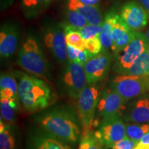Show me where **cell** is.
Instances as JSON below:
<instances>
[{
  "label": "cell",
  "instance_id": "1",
  "mask_svg": "<svg viewBox=\"0 0 149 149\" xmlns=\"http://www.w3.org/2000/svg\"><path fill=\"white\" fill-rule=\"evenodd\" d=\"M21 107L25 113L39 112L53 104L55 95L47 81L32 74L16 71Z\"/></svg>",
  "mask_w": 149,
  "mask_h": 149
},
{
  "label": "cell",
  "instance_id": "2",
  "mask_svg": "<svg viewBox=\"0 0 149 149\" xmlns=\"http://www.w3.org/2000/svg\"><path fill=\"white\" fill-rule=\"evenodd\" d=\"M37 124L56 138L75 144L81 139L82 125L74 113L64 109H53L36 118Z\"/></svg>",
  "mask_w": 149,
  "mask_h": 149
},
{
  "label": "cell",
  "instance_id": "3",
  "mask_svg": "<svg viewBox=\"0 0 149 149\" xmlns=\"http://www.w3.org/2000/svg\"><path fill=\"white\" fill-rule=\"evenodd\" d=\"M16 63L29 73L51 84V65L35 35L30 34L26 37L19 51Z\"/></svg>",
  "mask_w": 149,
  "mask_h": 149
},
{
  "label": "cell",
  "instance_id": "4",
  "mask_svg": "<svg viewBox=\"0 0 149 149\" xmlns=\"http://www.w3.org/2000/svg\"><path fill=\"white\" fill-rule=\"evenodd\" d=\"M88 84L84 65L67 61L59 78V86L64 94L72 100H77Z\"/></svg>",
  "mask_w": 149,
  "mask_h": 149
},
{
  "label": "cell",
  "instance_id": "5",
  "mask_svg": "<svg viewBox=\"0 0 149 149\" xmlns=\"http://www.w3.org/2000/svg\"><path fill=\"white\" fill-rule=\"evenodd\" d=\"M110 87L127 102L149 94V76L119 74L111 80Z\"/></svg>",
  "mask_w": 149,
  "mask_h": 149
},
{
  "label": "cell",
  "instance_id": "6",
  "mask_svg": "<svg viewBox=\"0 0 149 149\" xmlns=\"http://www.w3.org/2000/svg\"><path fill=\"white\" fill-rule=\"evenodd\" d=\"M148 41L146 35L135 32L133 38L122 51L113 53L114 70L119 74H124L137 58L148 48Z\"/></svg>",
  "mask_w": 149,
  "mask_h": 149
},
{
  "label": "cell",
  "instance_id": "7",
  "mask_svg": "<svg viewBox=\"0 0 149 149\" xmlns=\"http://www.w3.org/2000/svg\"><path fill=\"white\" fill-rule=\"evenodd\" d=\"M100 95V87L96 83L89 84L81 91L77 100L79 118L82 125V134L92 131Z\"/></svg>",
  "mask_w": 149,
  "mask_h": 149
},
{
  "label": "cell",
  "instance_id": "8",
  "mask_svg": "<svg viewBox=\"0 0 149 149\" xmlns=\"http://www.w3.org/2000/svg\"><path fill=\"white\" fill-rule=\"evenodd\" d=\"M44 43L55 60L65 64L68 61L66 35L62 24L48 22L43 28Z\"/></svg>",
  "mask_w": 149,
  "mask_h": 149
},
{
  "label": "cell",
  "instance_id": "9",
  "mask_svg": "<svg viewBox=\"0 0 149 149\" xmlns=\"http://www.w3.org/2000/svg\"><path fill=\"white\" fill-rule=\"evenodd\" d=\"M126 102L111 87L102 91L99 99L97 112L100 122L117 117H122Z\"/></svg>",
  "mask_w": 149,
  "mask_h": 149
},
{
  "label": "cell",
  "instance_id": "10",
  "mask_svg": "<svg viewBox=\"0 0 149 149\" xmlns=\"http://www.w3.org/2000/svg\"><path fill=\"white\" fill-rule=\"evenodd\" d=\"M93 134L104 146H111L126 137V124L122 117L103 120L100 123Z\"/></svg>",
  "mask_w": 149,
  "mask_h": 149
},
{
  "label": "cell",
  "instance_id": "11",
  "mask_svg": "<svg viewBox=\"0 0 149 149\" xmlns=\"http://www.w3.org/2000/svg\"><path fill=\"white\" fill-rule=\"evenodd\" d=\"M109 51L103 50L97 55H93L84 65L88 84H95L105 79L109 74L112 63Z\"/></svg>",
  "mask_w": 149,
  "mask_h": 149
},
{
  "label": "cell",
  "instance_id": "12",
  "mask_svg": "<svg viewBox=\"0 0 149 149\" xmlns=\"http://www.w3.org/2000/svg\"><path fill=\"white\" fill-rule=\"evenodd\" d=\"M120 17L130 29L139 32L149 22V15L138 1H130L122 6Z\"/></svg>",
  "mask_w": 149,
  "mask_h": 149
},
{
  "label": "cell",
  "instance_id": "13",
  "mask_svg": "<svg viewBox=\"0 0 149 149\" xmlns=\"http://www.w3.org/2000/svg\"><path fill=\"white\" fill-rule=\"evenodd\" d=\"M20 29L14 22H6L0 29V56L1 59H8L15 53L18 48Z\"/></svg>",
  "mask_w": 149,
  "mask_h": 149
},
{
  "label": "cell",
  "instance_id": "14",
  "mask_svg": "<svg viewBox=\"0 0 149 149\" xmlns=\"http://www.w3.org/2000/svg\"><path fill=\"white\" fill-rule=\"evenodd\" d=\"M122 118L126 122L149 124V95L131 100L126 106Z\"/></svg>",
  "mask_w": 149,
  "mask_h": 149
},
{
  "label": "cell",
  "instance_id": "15",
  "mask_svg": "<svg viewBox=\"0 0 149 149\" xmlns=\"http://www.w3.org/2000/svg\"><path fill=\"white\" fill-rule=\"evenodd\" d=\"M26 149H73L69 144L56 138L44 130L29 135Z\"/></svg>",
  "mask_w": 149,
  "mask_h": 149
},
{
  "label": "cell",
  "instance_id": "16",
  "mask_svg": "<svg viewBox=\"0 0 149 149\" xmlns=\"http://www.w3.org/2000/svg\"><path fill=\"white\" fill-rule=\"evenodd\" d=\"M135 32L123 22L120 15L117 16L112 31L111 51L113 53L124 49L133 38Z\"/></svg>",
  "mask_w": 149,
  "mask_h": 149
},
{
  "label": "cell",
  "instance_id": "17",
  "mask_svg": "<svg viewBox=\"0 0 149 149\" xmlns=\"http://www.w3.org/2000/svg\"><path fill=\"white\" fill-rule=\"evenodd\" d=\"M67 8L79 12L86 19L88 24L100 25L103 23V15L100 6L84 4L79 0H68Z\"/></svg>",
  "mask_w": 149,
  "mask_h": 149
},
{
  "label": "cell",
  "instance_id": "18",
  "mask_svg": "<svg viewBox=\"0 0 149 149\" xmlns=\"http://www.w3.org/2000/svg\"><path fill=\"white\" fill-rule=\"evenodd\" d=\"M0 149H19V139L15 124L0 122Z\"/></svg>",
  "mask_w": 149,
  "mask_h": 149
},
{
  "label": "cell",
  "instance_id": "19",
  "mask_svg": "<svg viewBox=\"0 0 149 149\" xmlns=\"http://www.w3.org/2000/svg\"><path fill=\"white\" fill-rule=\"evenodd\" d=\"M0 95L21 106L19 97L18 83H17L14 74L10 72H2L0 77Z\"/></svg>",
  "mask_w": 149,
  "mask_h": 149
},
{
  "label": "cell",
  "instance_id": "20",
  "mask_svg": "<svg viewBox=\"0 0 149 149\" xmlns=\"http://www.w3.org/2000/svg\"><path fill=\"white\" fill-rule=\"evenodd\" d=\"M51 0H21V8L24 17L29 19L40 16L49 6Z\"/></svg>",
  "mask_w": 149,
  "mask_h": 149
},
{
  "label": "cell",
  "instance_id": "21",
  "mask_svg": "<svg viewBox=\"0 0 149 149\" xmlns=\"http://www.w3.org/2000/svg\"><path fill=\"white\" fill-rule=\"evenodd\" d=\"M119 15L114 11H110L106 15L102 23V29L100 35V39L101 40L103 50L109 51L111 50L112 44V31L113 26Z\"/></svg>",
  "mask_w": 149,
  "mask_h": 149
},
{
  "label": "cell",
  "instance_id": "22",
  "mask_svg": "<svg viewBox=\"0 0 149 149\" xmlns=\"http://www.w3.org/2000/svg\"><path fill=\"white\" fill-rule=\"evenodd\" d=\"M21 106L15 102L8 99L1 97L0 99V109H1V118L5 122L10 124L16 123V113L21 109Z\"/></svg>",
  "mask_w": 149,
  "mask_h": 149
},
{
  "label": "cell",
  "instance_id": "23",
  "mask_svg": "<svg viewBox=\"0 0 149 149\" xmlns=\"http://www.w3.org/2000/svg\"><path fill=\"white\" fill-rule=\"evenodd\" d=\"M123 74L149 76V53L148 48L139 56L129 69Z\"/></svg>",
  "mask_w": 149,
  "mask_h": 149
},
{
  "label": "cell",
  "instance_id": "24",
  "mask_svg": "<svg viewBox=\"0 0 149 149\" xmlns=\"http://www.w3.org/2000/svg\"><path fill=\"white\" fill-rule=\"evenodd\" d=\"M66 35V44L72 46L79 50L86 49V41L83 39L78 29L72 26L62 24Z\"/></svg>",
  "mask_w": 149,
  "mask_h": 149
},
{
  "label": "cell",
  "instance_id": "25",
  "mask_svg": "<svg viewBox=\"0 0 149 149\" xmlns=\"http://www.w3.org/2000/svg\"><path fill=\"white\" fill-rule=\"evenodd\" d=\"M126 124V137L138 143L143 136L149 132L148 123L127 122Z\"/></svg>",
  "mask_w": 149,
  "mask_h": 149
},
{
  "label": "cell",
  "instance_id": "26",
  "mask_svg": "<svg viewBox=\"0 0 149 149\" xmlns=\"http://www.w3.org/2000/svg\"><path fill=\"white\" fill-rule=\"evenodd\" d=\"M65 17H66V24L68 25L72 26L77 29H80L84 27L88 24L82 15H81L77 11L67 8L65 13Z\"/></svg>",
  "mask_w": 149,
  "mask_h": 149
},
{
  "label": "cell",
  "instance_id": "27",
  "mask_svg": "<svg viewBox=\"0 0 149 149\" xmlns=\"http://www.w3.org/2000/svg\"><path fill=\"white\" fill-rule=\"evenodd\" d=\"M104 146L96 138L93 131L82 134L78 149H103Z\"/></svg>",
  "mask_w": 149,
  "mask_h": 149
},
{
  "label": "cell",
  "instance_id": "28",
  "mask_svg": "<svg viewBox=\"0 0 149 149\" xmlns=\"http://www.w3.org/2000/svg\"><path fill=\"white\" fill-rule=\"evenodd\" d=\"M102 29V24L100 25H94V24H88L84 27L78 29L83 39L86 41L90 40L91 39L100 36Z\"/></svg>",
  "mask_w": 149,
  "mask_h": 149
},
{
  "label": "cell",
  "instance_id": "29",
  "mask_svg": "<svg viewBox=\"0 0 149 149\" xmlns=\"http://www.w3.org/2000/svg\"><path fill=\"white\" fill-rule=\"evenodd\" d=\"M137 144V142L128 138V137H126L116 144L104 146L103 149H133Z\"/></svg>",
  "mask_w": 149,
  "mask_h": 149
},
{
  "label": "cell",
  "instance_id": "30",
  "mask_svg": "<svg viewBox=\"0 0 149 149\" xmlns=\"http://www.w3.org/2000/svg\"><path fill=\"white\" fill-rule=\"evenodd\" d=\"M86 49L93 55H97V54L100 53L103 49L100 36L86 41Z\"/></svg>",
  "mask_w": 149,
  "mask_h": 149
},
{
  "label": "cell",
  "instance_id": "31",
  "mask_svg": "<svg viewBox=\"0 0 149 149\" xmlns=\"http://www.w3.org/2000/svg\"><path fill=\"white\" fill-rule=\"evenodd\" d=\"M93 55L88 50H79L77 56V62L84 65L93 57Z\"/></svg>",
  "mask_w": 149,
  "mask_h": 149
},
{
  "label": "cell",
  "instance_id": "32",
  "mask_svg": "<svg viewBox=\"0 0 149 149\" xmlns=\"http://www.w3.org/2000/svg\"><path fill=\"white\" fill-rule=\"evenodd\" d=\"M67 56H68V61L77 62V56L78 51L79 49L74 47V46L67 44Z\"/></svg>",
  "mask_w": 149,
  "mask_h": 149
},
{
  "label": "cell",
  "instance_id": "33",
  "mask_svg": "<svg viewBox=\"0 0 149 149\" xmlns=\"http://www.w3.org/2000/svg\"><path fill=\"white\" fill-rule=\"evenodd\" d=\"M84 4L89 5V6H96L98 5L99 1L100 0H79Z\"/></svg>",
  "mask_w": 149,
  "mask_h": 149
},
{
  "label": "cell",
  "instance_id": "34",
  "mask_svg": "<svg viewBox=\"0 0 149 149\" xmlns=\"http://www.w3.org/2000/svg\"><path fill=\"white\" fill-rule=\"evenodd\" d=\"M137 1L144 7L149 15V0H137Z\"/></svg>",
  "mask_w": 149,
  "mask_h": 149
},
{
  "label": "cell",
  "instance_id": "35",
  "mask_svg": "<svg viewBox=\"0 0 149 149\" xmlns=\"http://www.w3.org/2000/svg\"><path fill=\"white\" fill-rule=\"evenodd\" d=\"M138 143H140L141 144L149 146V132L148 133H147L146 135L143 136V137L141 139V140L139 141Z\"/></svg>",
  "mask_w": 149,
  "mask_h": 149
},
{
  "label": "cell",
  "instance_id": "36",
  "mask_svg": "<svg viewBox=\"0 0 149 149\" xmlns=\"http://www.w3.org/2000/svg\"><path fill=\"white\" fill-rule=\"evenodd\" d=\"M133 149H149V146L141 144L140 143H137Z\"/></svg>",
  "mask_w": 149,
  "mask_h": 149
},
{
  "label": "cell",
  "instance_id": "37",
  "mask_svg": "<svg viewBox=\"0 0 149 149\" xmlns=\"http://www.w3.org/2000/svg\"><path fill=\"white\" fill-rule=\"evenodd\" d=\"M146 37H147V40H148V42H149V29H148V31H147L146 34Z\"/></svg>",
  "mask_w": 149,
  "mask_h": 149
},
{
  "label": "cell",
  "instance_id": "38",
  "mask_svg": "<svg viewBox=\"0 0 149 149\" xmlns=\"http://www.w3.org/2000/svg\"><path fill=\"white\" fill-rule=\"evenodd\" d=\"M148 53H149V42H148Z\"/></svg>",
  "mask_w": 149,
  "mask_h": 149
}]
</instances>
